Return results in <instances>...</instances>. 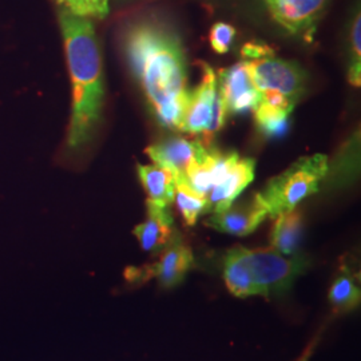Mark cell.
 I'll return each mask as SVG.
<instances>
[{
	"mask_svg": "<svg viewBox=\"0 0 361 361\" xmlns=\"http://www.w3.org/2000/svg\"><path fill=\"white\" fill-rule=\"evenodd\" d=\"M308 262L301 256H284L273 247L234 246L222 261V276L235 297L284 295Z\"/></svg>",
	"mask_w": 361,
	"mask_h": 361,
	"instance_id": "obj_3",
	"label": "cell"
},
{
	"mask_svg": "<svg viewBox=\"0 0 361 361\" xmlns=\"http://www.w3.org/2000/svg\"><path fill=\"white\" fill-rule=\"evenodd\" d=\"M138 176L147 193V200L155 204L170 207L176 193V173L161 165L138 166Z\"/></svg>",
	"mask_w": 361,
	"mask_h": 361,
	"instance_id": "obj_16",
	"label": "cell"
},
{
	"mask_svg": "<svg viewBox=\"0 0 361 361\" xmlns=\"http://www.w3.org/2000/svg\"><path fill=\"white\" fill-rule=\"evenodd\" d=\"M244 63L259 92H279L297 101L305 90V71L295 62L276 58L273 51L244 59Z\"/></svg>",
	"mask_w": 361,
	"mask_h": 361,
	"instance_id": "obj_5",
	"label": "cell"
},
{
	"mask_svg": "<svg viewBox=\"0 0 361 361\" xmlns=\"http://www.w3.org/2000/svg\"><path fill=\"white\" fill-rule=\"evenodd\" d=\"M200 65L202 67V79L200 85L190 92L189 104L180 128V131L193 135L204 134L207 129L217 89V74L214 70L204 62Z\"/></svg>",
	"mask_w": 361,
	"mask_h": 361,
	"instance_id": "obj_10",
	"label": "cell"
},
{
	"mask_svg": "<svg viewBox=\"0 0 361 361\" xmlns=\"http://www.w3.org/2000/svg\"><path fill=\"white\" fill-rule=\"evenodd\" d=\"M296 102L295 99L279 92H261L259 101L253 109L259 130L268 135L281 134Z\"/></svg>",
	"mask_w": 361,
	"mask_h": 361,
	"instance_id": "obj_15",
	"label": "cell"
},
{
	"mask_svg": "<svg viewBox=\"0 0 361 361\" xmlns=\"http://www.w3.org/2000/svg\"><path fill=\"white\" fill-rule=\"evenodd\" d=\"M207 147L200 141H188L182 137H169L146 149L157 165L165 166L174 173L183 174L188 166Z\"/></svg>",
	"mask_w": 361,
	"mask_h": 361,
	"instance_id": "obj_14",
	"label": "cell"
},
{
	"mask_svg": "<svg viewBox=\"0 0 361 361\" xmlns=\"http://www.w3.org/2000/svg\"><path fill=\"white\" fill-rule=\"evenodd\" d=\"M267 217V209L257 194H255L250 200L241 201L235 205L232 204L224 212L213 213V216L205 221V225L221 233L244 237L255 232Z\"/></svg>",
	"mask_w": 361,
	"mask_h": 361,
	"instance_id": "obj_9",
	"label": "cell"
},
{
	"mask_svg": "<svg viewBox=\"0 0 361 361\" xmlns=\"http://www.w3.org/2000/svg\"><path fill=\"white\" fill-rule=\"evenodd\" d=\"M174 201L188 226H194L198 217L207 213V198L202 194L195 192L180 173H176Z\"/></svg>",
	"mask_w": 361,
	"mask_h": 361,
	"instance_id": "obj_19",
	"label": "cell"
},
{
	"mask_svg": "<svg viewBox=\"0 0 361 361\" xmlns=\"http://www.w3.org/2000/svg\"><path fill=\"white\" fill-rule=\"evenodd\" d=\"M217 87L228 113L233 114L253 110L261 97L244 62L221 70L217 75Z\"/></svg>",
	"mask_w": 361,
	"mask_h": 361,
	"instance_id": "obj_8",
	"label": "cell"
},
{
	"mask_svg": "<svg viewBox=\"0 0 361 361\" xmlns=\"http://www.w3.org/2000/svg\"><path fill=\"white\" fill-rule=\"evenodd\" d=\"M271 235V247L284 256L296 255L301 238L302 219L301 213L295 209L276 217Z\"/></svg>",
	"mask_w": 361,
	"mask_h": 361,
	"instance_id": "obj_17",
	"label": "cell"
},
{
	"mask_svg": "<svg viewBox=\"0 0 361 361\" xmlns=\"http://www.w3.org/2000/svg\"><path fill=\"white\" fill-rule=\"evenodd\" d=\"M210 44L217 54H225L231 50L233 40L235 38L234 27L228 23H216L210 30Z\"/></svg>",
	"mask_w": 361,
	"mask_h": 361,
	"instance_id": "obj_22",
	"label": "cell"
},
{
	"mask_svg": "<svg viewBox=\"0 0 361 361\" xmlns=\"http://www.w3.org/2000/svg\"><path fill=\"white\" fill-rule=\"evenodd\" d=\"M329 301L337 313H348L360 305V286L356 284V276L343 267L329 290Z\"/></svg>",
	"mask_w": 361,
	"mask_h": 361,
	"instance_id": "obj_18",
	"label": "cell"
},
{
	"mask_svg": "<svg viewBox=\"0 0 361 361\" xmlns=\"http://www.w3.org/2000/svg\"><path fill=\"white\" fill-rule=\"evenodd\" d=\"M59 25L73 87L66 149L77 153L92 142L101 125L104 104L102 55L95 30L87 18L61 8Z\"/></svg>",
	"mask_w": 361,
	"mask_h": 361,
	"instance_id": "obj_2",
	"label": "cell"
},
{
	"mask_svg": "<svg viewBox=\"0 0 361 361\" xmlns=\"http://www.w3.org/2000/svg\"><path fill=\"white\" fill-rule=\"evenodd\" d=\"M146 207L147 217L145 222L134 229V234L145 252L157 255L161 253L176 235L173 229L174 222L169 207L155 204L149 200Z\"/></svg>",
	"mask_w": 361,
	"mask_h": 361,
	"instance_id": "obj_12",
	"label": "cell"
},
{
	"mask_svg": "<svg viewBox=\"0 0 361 361\" xmlns=\"http://www.w3.org/2000/svg\"><path fill=\"white\" fill-rule=\"evenodd\" d=\"M255 159L240 158L226 176V178L207 195V213L224 212L234 204L238 195L255 180Z\"/></svg>",
	"mask_w": 361,
	"mask_h": 361,
	"instance_id": "obj_13",
	"label": "cell"
},
{
	"mask_svg": "<svg viewBox=\"0 0 361 361\" xmlns=\"http://www.w3.org/2000/svg\"><path fill=\"white\" fill-rule=\"evenodd\" d=\"M194 267L193 252L190 246L182 241L180 235H174L168 246L161 252L159 259L153 265L135 271V279L154 277L162 288H174L180 284Z\"/></svg>",
	"mask_w": 361,
	"mask_h": 361,
	"instance_id": "obj_6",
	"label": "cell"
},
{
	"mask_svg": "<svg viewBox=\"0 0 361 361\" xmlns=\"http://www.w3.org/2000/svg\"><path fill=\"white\" fill-rule=\"evenodd\" d=\"M328 171L326 155L301 157L281 174L271 178L265 189L257 193L258 198L267 209L268 216L276 219L295 210L301 201L317 193Z\"/></svg>",
	"mask_w": 361,
	"mask_h": 361,
	"instance_id": "obj_4",
	"label": "cell"
},
{
	"mask_svg": "<svg viewBox=\"0 0 361 361\" xmlns=\"http://www.w3.org/2000/svg\"><path fill=\"white\" fill-rule=\"evenodd\" d=\"M240 155L234 152L222 153L205 147L182 174L195 192L207 198L209 193L226 178Z\"/></svg>",
	"mask_w": 361,
	"mask_h": 361,
	"instance_id": "obj_7",
	"label": "cell"
},
{
	"mask_svg": "<svg viewBox=\"0 0 361 361\" xmlns=\"http://www.w3.org/2000/svg\"><path fill=\"white\" fill-rule=\"evenodd\" d=\"M122 47L158 122L180 130L189 104L186 56L173 27L143 18L126 27Z\"/></svg>",
	"mask_w": 361,
	"mask_h": 361,
	"instance_id": "obj_1",
	"label": "cell"
},
{
	"mask_svg": "<svg viewBox=\"0 0 361 361\" xmlns=\"http://www.w3.org/2000/svg\"><path fill=\"white\" fill-rule=\"evenodd\" d=\"M62 8L80 18L104 19L110 11L109 0H58Z\"/></svg>",
	"mask_w": 361,
	"mask_h": 361,
	"instance_id": "obj_20",
	"label": "cell"
},
{
	"mask_svg": "<svg viewBox=\"0 0 361 361\" xmlns=\"http://www.w3.org/2000/svg\"><path fill=\"white\" fill-rule=\"evenodd\" d=\"M277 1H279V0H265V3H267V6L269 7V10L277 4Z\"/></svg>",
	"mask_w": 361,
	"mask_h": 361,
	"instance_id": "obj_23",
	"label": "cell"
},
{
	"mask_svg": "<svg viewBox=\"0 0 361 361\" xmlns=\"http://www.w3.org/2000/svg\"><path fill=\"white\" fill-rule=\"evenodd\" d=\"M349 82L360 87L361 83V18L360 13L353 16L350 25V66L348 73Z\"/></svg>",
	"mask_w": 361,
	"mask_h": 361,
	"instance_id": "obj_21",
	"label": "cell"
},
{
	"mask_svg": "<svg viewBox=\"0 0 361 361\" xmlns=\"http://www.w3.org/2000/svg\"><path fill=\"white\" fill-rule=\"evenodd\" d=\"M328 0H279L273 19L295 35H308L320 19Z\"/></svg>",
	"mask_w": 361,
	"mask_h": 361,
	"instance_id": "obj_11",
	"label": "cell"
},
{
	"mask_svg": "<svg viewBox=\"0 0 361 361\" xmlns=\"http://www.w3.org/2000/svg\"><path fill=\"white\" fill-rule=\"evenodd\" d=\"M308 356H310V352H308V353H307V355H305V356H304V357H302V359H301L300 361H307Z\"/></svg>",
	"mask_w": 361,
	"mask_h": 361,
	"instance_id": "obj_24",
	"label": "cell"
}]
</instances>
